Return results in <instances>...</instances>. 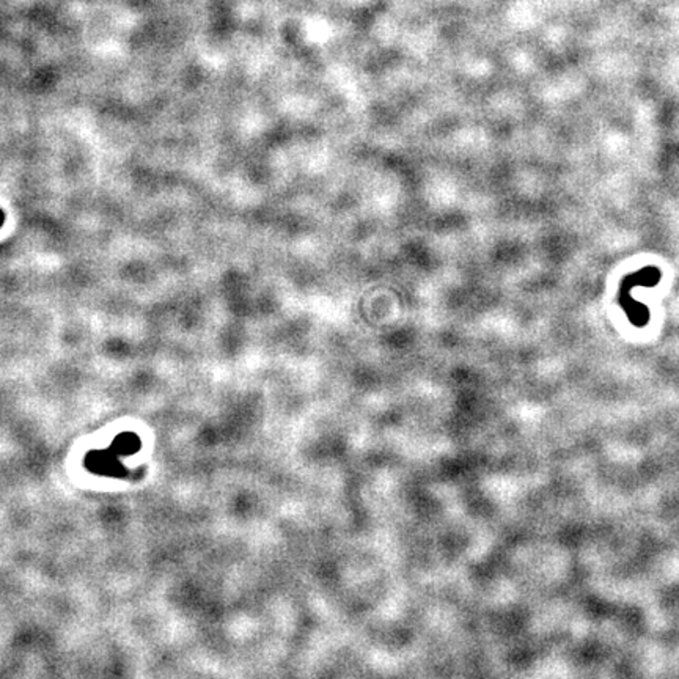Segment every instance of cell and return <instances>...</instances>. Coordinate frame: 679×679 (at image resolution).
<instances>
[{"label": "cell", "mask_w": 679, "mask_h": 679, "mask_svg": "<svg viewBox=\"0 0 679 679\" xmlns=\"http://www.w3.org/2000/svg\"><path fill=\"white\" fill-rule=\"evenodd\" d=\"M5 220H7V214H5V211L2 208H0V228H2L3 224H5Z\"/></svg>", "instance_id": "1"}]
</instances>
